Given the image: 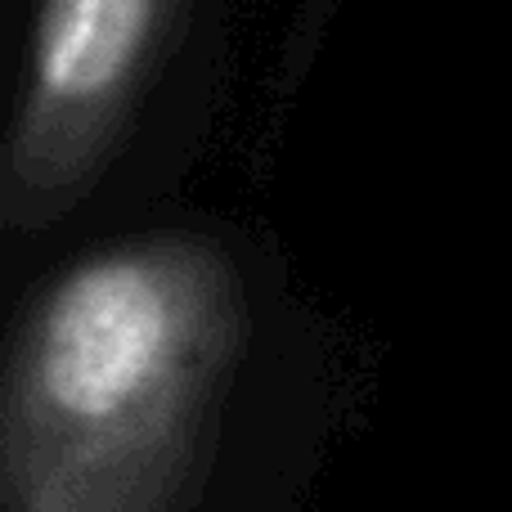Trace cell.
<instances>
[{
	"mask_svg": "<svg viewBox=\"0 0 512 512\" xmlns=\"http://www.w3.org/2000/svg\"><path fill=\"white\" fill-rule=\"evenodd\" d=\"M171 355V306L149 270L99 265L63 288L45 324L41 378L63 409L104 418L135 400Z\"/></svg>",
	"mask_w": 512,
	"mask_h": 512,
	"instance_id": "1",
	"label": "cell"
},
{
	"mask_svg": "<svg viewBox=\"0 0 512 512\" xmlns=\"http://www.w3.org/2000/svg\"><path fill=\"white\" fill-rule=\"evenodd\" d=\"M153 0H50L41 32V81L50 95L108 90L149 32Z\"/></svg>",
	"mask_w": 512,
	"mask_h": 512,
	"instance_id": "2",
	"label": "cell"
}]
</instances>
